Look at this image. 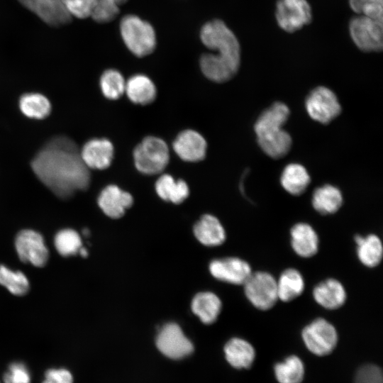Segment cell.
I'll list each match as a JSON object with an SVG mask.
<instances>
[{
  "label": "cell",
  "instance_id": "cell-1",
  "mask_svg": "<svg viewBox=\"0 0 383 383\" xmlns=\"http://www.w3.org/2000/svg\"><path fill=\"white\" fill-rule=\"evenodd\" d=\"M38 178L60 199L70 198L76 191L87 189L90 182L89 168L77 145L65 136L50 140L31 162Z\"/></svg>",
  "mask_w": 383,
  "mask_h": 383
},
{
  "label": "cell",
  "instance_id": "cell-2",
  "mask_svg": "<svg viewBox=\"0 0 383 383\" xmlns=\"http://www.w3.org/2000/svg\"><path fill=\"white\" fill-rule=\"evenodd\" d=\"M202 44L211 52L203 53L199 66L209 79L223 83L231 79L240 65V45L233 30L220 19L205 23L199 33Z\"/></svg>",
  "mask_w": 383,
  "mask_h": 383
},
{
  "label": "cell",
  "instance_id": "cell-3",
  "mask_svg": "<svg viewBox=\"0 0 383 383\" xmlns=\"http://www.w3.org/2000/svg\"><path fill=\"white\" fill-rule=\"evenodd\" d=\"M289 113L285 104L275 102L260 114L255 123L254 130L259 146L273 159L284 157L291 149V135L282 128Z\"/></svg>",
  "mask_w": 383,
  "mask_h": 383
},
{
  "label": "cell",
  "instance_id": "cell-4",
  "mask_svg": "<svg viewBox=\"0 0 383 383\" xmlns=\"http://www.w3.org/2000/svg\"><path fill=\"white\" fill-rule=\"evenodd\" d=\"M123 44L135 56L142 57L156 48L157 35L152 25L135 14H127L119 23Z\"/></svg>",
  "mask_w": 383,
  "mask_h": 383
},
{
  "label": "cell",
  "instance_id": "cell-5",
  "mask_svg": "<svg viewBox=\"0 0 383 383\" xmlns=\"http://www.w3.org/2000/svg\"><path fill=\"white\" fill-rule=\"evenodd\" d=\"M133 158L135 167L140 172L157 174L162 172L169 162V149L161 138L148 136L135 148Z\"/></svg>",
  "mask_w": 383,
  "mask_h": 383
},
{
  "label": "cell",
  "instance_id": "cell-6",
  "mask_svg": "<svg viewBox=\"0 0 383 383\" xmlns=\"http://www.w3.org/2000/svg\"><path fill=\"white\" fill-rule=\"evenodd\" d=\"M354 44L365 52H377L383 48V21L356 15L349 23Z\"/></svg>",
  "mask_w": 383,
  "mask_h": 383
},
{
  "label": "cell",
  "instance_id": "cell-7",
  "mask_svg": "<svg viewBox=\"0 0 383 383\" xmlns=\"http://www.w3.org/2000/svg\"><path fill=\"white\" fill-rule=\"evenodd\" d=\"M243 285L247 299L259 310H269L279 300L277 280L269 272L263 271L252 272Z\"/></svg>",
  "mask_w": 383,
  "mask_h": 383
},
{
  "label": "cell",
  "instance_id": "cell-8",
  "mask_svg": "<svg viewBox=\"0 0 383 383\" xmlns=\"http://www.w3.org/2000/svg\"><path fill=\"white\" fill-rule=\"evenodd\" d=\"M308 350L318 356L330 354L336 347L338 336L334 326L323 318H318L306 326L301 332Z\"/></svg>",
  "mask_w": 383,
  "mask_h": 383
},
{
  "label": "cell",
  "instance_id": "cell-9",
  "mask_svg": "<svg viewBox=\"0 0 383 383\" xmlns=\"http://www.w3.org/2000/svg\"><path fill=\"white\" fill-rule=\"evenodd\" d=\"M275 18L280 28L294 33L311 23V7L307 0H278Z\"/></svg>",
  "mask_w": 383,
  "mask_h": 383
},
{
  "label": "cell",
  "instance_id": "cell-10",
  "mask_svg": "<svg viewBox=\"0 0 383 383\" xmlns=\"http://www.w3.org/2000/svg\"><path fill=\"white\" fill-rule=\"evenodd\" d=\"M305 106L309 116L323 124L329 123L341 112L336 95L326 87L313 89L306 99Z\"/></svg>",
  "mask_w": 383,
  "mask_h": 383
},
{
  "label": "cell",
  "instance_id": "cell-11",
  "mask_svg": "<svg viewBox=\"0 0 383 383\" xmlns=\"http://www.w3.org/2000/svg\"><path fill=\"white\" fill-rule=\"evenodd\" d=\"M156 345L164 355L172 360L182 359L194 351L192 342L174 323H169L160 330Z\"/></svg>",
  "mask_w": 383,
  "mask_h": 383
},
{
  "label": "cell",
  "instance_id": "cell-12",
  "mask_svg": "<svg viewBox=\"0 0 383 383\" xmlns=\"http://www.w3.org/2000/svg\"><path fill=\"white\" fill-rule=\"evenodd\" d=\"M15 247L18 257L23 262L42 267L48 262L49 252L44 239L35 231H20L16 237Z\"/></svg>",
  "mask_w": 383,
  "mask_h": 383
},
{
  "label": "cell",
  "instance_id": "cell-13",
  "mask_svg": "<svg viewBox=\"0 0 383 383\" xmlns=\"http://www.w3.org/2000/svg\"><path fill=\"white\" fill-rule=\"evenodd\" d=\"M26 9L35 14L46 24L59 27L68 24L72 16L61 0H18Z\"/></svg>",
  "mask_w": 383,
  "mask_h": 383
},
{
  "label": "cell",
  "instance_id": "cell-14",
  "mask_svg": "<svg viewBox=\"0 0 383 383\" xmlns=\"http://www.w3.org/2000/svg\"><path fill=\"white\" fill-rule=\"evenodd\" d=\"M209 270L216 279L239 285L243 284L252 272L250 265L238 257L213 260L209 265Z\"/></svg>",
  "mask_w": 383,
  "mask_h": 383
},
{
  "label": "cell",
  "instance_id": "cell-15",
  "mask_svg": "<svg viewBox=\"0 0 383 383\" xmlns=\"http://www.w3.org/2000/svg\"><path fill=\"white\" fill-rule=\"evenodd\" d=\"M206 142L204 137L193 130L181 132L173 143L176 154L187 162L202 160L206 156Z\"/></svg>",
  "mask_w": 383,
  "mask_h": 383
},
{
  "label": "cell",
  "instance_id": "cell-16",
  "mask_svg": "<svg viewBox=\"0 0 383 383\" xmlns=\"http://www.w3.org/2000/svg\"><path fill=\"white\" fill-rule=\"evenodd\" d=\"M81 157L88 168L104 170L109 167L113 157V146L109 140L94 138L83 146Z\"/></svg>",
  "mask_w": 383,
  "mask_h": 383
},
{
  "label": "cell",
  "instance_id": "cell-17",
  "mask_svg": "<svg viewBox=\"0 0 383 383\" xmlns=\"http://www.w3.org/2000/svg\"><path fill=\"white\" fill-rule=\"evenodd\" d=\"M133 202L131 194L111 184L106 187L100 193L98 204L104 213L112 218L121 217L125 211L130 208Z\"/></svg>",
  "mask_w": 383,
  "mask_h": 383
},
{
  "label": "cell",
  "instance_id": "cell-18",
  "mask_svg": "<svg viewBox=\"0 0 383 383\" xmlns=\"http://www.w3.org/2000/svg\"><path fill=\"white\" fill-rule=\"evenodd\" d=\"M312 295L319 306L328 310L340 308L347 299L343 284L334 278H328L318 283L313 288Z\"/></svg>",
  "mask_w": 383,
  "mask_h": 383
},
{
  "label": "cell",
  "instance_id": "cell-19",
  "mask_svg": "<svg viewBox=\"0 0 383 383\" xmlns=\"http://www.w3.org/2000/svg\"><path fill=\"white\" fill-rule=\"evenodd\" d=\"M290 236L292 248L297 255L309 258L318 251V235L310 224L303 222L296 223L291 228Z\"/></svg>",
  "mask_w": 383,
  "mask_h": 383
},
{
  "label": "cell",
  "instance_id": "cell-20",
  "mask_svg": "<svg viewBox=\"0 0 383 383\" xmlns=\"http://www.w3.org/2000/svg\"><path fill=\"white\" fill-rule=\"evenodd\" d=\"M357 256L360 262L367 267H375L381 262L383 257L382 240L375 234L366 236L356 235Z\"/></svg>",
  "mask_w": 383,
  "mask_h": 383
},
{
  "label": "cell",
  "instance_id": "cell-21",
  "mask_svg": "<svg viewBox=\"0 0 383 383\" xmlns=\"http://www.w3.org/2000/svg\"><path fill=\"white\" fill-rule=\"evenodd\" d=\"M276 280L278 299L283 302L295 299L304 291V278L295 268L286 269Z\"/></svg>",
  "mask_w": 383,
  "mask_h": 383
},
{
  "label": "cell",
  "instance_id": "cell-22",
  "mask_svg": "<svg viewBox=\"0 0 383 383\" xmlns=\"http://www.w3.org/2000/svg\"><path fill=\"white\" fill-rule=\"evenodd\" d=\"M224 353L228 362L237 369L250 367L255 357L253 346L247 340L239 338L228 340L224 347Z\"/></svg>",
  "mask_w": 383,
  "mask_h": 383
},
{
  "label": "cell",
  "instance_id": "cell-23",
  "mask_svg": "<svg viewBox=\"0 0 383 383\" xmlns=\"http://www.w3.org/2000/svg\"><path fill=\"white\" fill-rule=\"evenodd\" d=\"M194 233L200 243L207 246L219 245L226 239L223 226L218 218L209 214L203 216L195 224Z\"/></svg>",
  "mask_w": 383,
  "mask_h": 383
},
{
  "label": "cell",
  "instance_id": "cell-24",
  "mask_svg": "<svg viewBox=\"0 0 383 383\" xmlns=\"http://www.w3.org/2000/svg\"><path fill=\"white\" fill-rule=\"evenodd\" d=\"M125 92L132 102L146 105L155 100L157 91L148 77L138 74L130 77L126 82Z\"/></svg>",
  "mask_w": 383,
  "mask_h": 383
},
{
  "label": "cell",
  "instance_id": "cell-25",
  "mask_svg": "<svg viewBox=\"0 0 383 383\" xmlns=\"http://www.w3.org/2000/svg\"><path fill=\"white\" fill-rule=\"evenodd\" d=\"M343 195L335 187L326 184L315 189L312 196V206L323 215L337 212L343 205Z\"/></svg>",
  "mask_w": 383,
  "mask_h": 383
},
{
  "label": "cell",
  "instance_id": "cell-26",
  "mask_svg": "<svg viewBox=\"0 0 383 383\" xmlns=\"http://www.w3.org/2000/svg\"><path fill=\"white\" fill-rule=\"evenodd\" d=\"M310 176L306 168L296 163L287 165L280 179L282 187L294 196L303 194L310 184Z\"/></svg>",
  "mask_w": 383,
  "mask_h": 383
},
{
  "label": "cell",
  "instance_id": "cell-27",
  "mask_svg": "<svg viewBox=\"0 0 383 383\" xmlns=\"http://www.w3.org/2000/svg\"><path fill=\"white\" fill-rule=\"evenodd\" d=\"M155 190L161 199L177 204L184 201L189 194V187L184 180H175L167 174L158 178L155 183Z\"/></svg>",
  "mask_w": 383,
  "mask_h": 383
},
{
  "label": "cell",
  "instance_id": "cell-28",
  "mask_svg": "<svg viewBox=\"0 0 383 383\" xmlns=\"http://www.w3.org/2000/svg\"><path fill=\"white\" fill-rule=\"evenodd\" d=\"M221 309L220 299L212 292L199 293L192 302L193 312L206 324L212 323L217 319Z\"/></svg>",
  "mask_w": 383,
  "mask_h": 383
},
{
  "label": "cell",
  "instance_id": "cell-29",
  "mask_svg": "<svg viewBox=\"0 0 383 383\" xmlns=\"http://www.w3.org/2000/svg\"><path fill=\"white\" fill-rule=\"evenodd\" d=\"M21 112L32 118L43 119L47 117L51 111L49 100L38 93H28L23 95L19 101Z\"/></svg>",
  "mask_w": 383,
  "mask_h": 383
},
{
  "label": "cell",
  "instance_id": "cell-30",
  "mask_svg": "<svg viewBox=\"0 0 383 383\" xmlns=\"http://www.w3.org/2000/svg\"><path fill=\"white\" fill-rule=\"evenodd\" d=\"M274 374L279 383H301L304 375V366L299 357L291 355L275 365Z\"/></svg>",
  "mask_w": 383,
  "mask_h": 383
},
{
  "label": "cell",
  "instance_id": "cell-31",
  "mask_svg": "<svg viewBox=\"0 0 383 383\" xmlns=\"http://www.w3.org/2000/svg\"><path fill=\"white\" fill-rule=\"evenodd\" d=\"M100 87L104 96L115 100L125 92L126 81L120 72L108 69L100 77Z\"/></svg>",
  "mask_w": 383,
  "mask_h": 383
},
{
  "label": "cell",
  "instance_id": "cell-32",
  "mask_svg": "<svg viewBox=\"0 0 383 383\" xmlns=\"http://www.w3.org/2000/svg\"><path fill=\"white\" fill-rule=\"evenodd\" d=\"M0 284L11 294L23 296L29 291V282L21 271H13L4 265H0Z\"/></svg>",
  "mask_w": 383,
  "mask_h": 383
},
{
  "label": "cell",
  "instance_id": "cell-33",
  "mask_svg": "<svg viewBox=\"0 0 383 383\" xmlns=\"http://www.w3.org/2000/svg\"><path fill=\"white\" fill-rule=\"evenodd\" d=\"M54 243L57 251L63 257L75 255L82 248L80 235L70 228L60 231L55 236Z\"/></svg>",
  "mask_w": 383,
  "mask_h": 383
},
{
  "label": "cell",
  "instance_id": "cell-34",
  "mask_svg": "<svg viewBox=\"0 0 383 383\" xmlns=\"http://www.w3.org/2000/svg\"><path fill=\"white\" fill-rule=\"evenodd\" d=\"M356 15L383 21V0H348Z\"/></svg>",
  "mask_w": 383,
  "mask_h": 383
},
{
  "label": "cell",
  "instance_id": "cell-35",
  "mask_svg": "<svg viewBox=\"0 0 383 383\" xmlns=\"http://www.w3.org/2000/svg\"><path fill=\"white\" fill-rule=\"evenodd\" d=\"M120 11V7L110 0H96L91 17L96 23H109L118 16Z\"/></svg>",
  "mask_w": 383,
  "mask_h": 383
},
{
  "label": "cell",
  "instance_id": "cell-36",
  "mask_svg": "<svg viewBox=\"0 0 383 383\" xmlns=\"http://www.w3.org/2000/svg\"><path fill=\"white\" fill-rule=\"evenodd\" d=\"M3 383H31V373L22 362H11L2 377Z\"/></svg>",
  "mask_w": 383,
  "mask_h": 383
},
{
  "label": "cell",
  "instance_id": "cell-37",
  "mask_svg": "<svg viewBox=\"0 0 383 383\" xmlns=\"http://www.w3.org/2000/svg\"><path fill=\"white\" fill-rule=\"evenodd\" d=\"M72 17L80 19L91 17L96 0H61Z\"/></svg>",
  "mask_w": 383,
  "mask_h": 383
},
{
  "label": "cell",
  "instance_id": "cell-38",
  "mask_svg": "<svg viewBox=\"0 0 383 383\" xmlns=\"http://www.w3.org/2000/svg\"><path fill=\"white\" fill-rule=\"evenodd\" d=\"M382 372L374 365L362 366L356 372L355 383H382Z\"/></svg>",
  "mask_w": 383,
  "mask_h": 383
},
{
  "label": "cell",
  "instance_id": "cell-39",
  "mask_svg": "<svg viewBox=\"0 0 383 383\" xmlns=\"http://www.w3.org/2000/svg\"><path fill=\"white\" fill-rule=\"evenodd\" d=\"M72 372L65 367H54L47 370L42 383H73Z\"/></svg>",
  "mask_w": 383,
  "mask_h": 383
},
{
  "label": "cell",
  "instance_id": "cell-40",
  "mask_svg": "<svg viewBox=\"0 0 383 383\" xmlns=\"http://www.w3.org/2000/svg\"><path fill=\"white\" fill-rule=\"evenodd\" d=\"M119 7L126 3L128 0H110Z\"/></svg>",
  "mask_w": 383,
  "mask_h": 383
},
{
  "label": "cell",
  "instance_id": "cell-41",
  "mask_svg": "<svg viewBox=\"0 0 383 383\" xmlns=\"http://www.w3.org/2000/svg\"><path fill=\"white\" fill-rule=\"evenodd\" d=\"M79 253H80L82 257H87L88 255V252L84 248H81L79 250Z\"/></svg>",
  "mask_w": 383,
  "mask_h": 383
},
{
  "label": "cell",
  "instance_id": "cell-42",
  "mask_svg": "<svg viewBox=\"0 0 383 383\" xmlns=\"http://www.w3.org/2000/svg\"><path fill=\"white\" fill-rule=\"evenodd\" d=\"M83 234H84L85 236L89 235V230H88V229H84V230L83 231Z\"/></svg>",
  "mask_w": 383,
  "mask_h": 383
},
{
  "label": "cell",
  "instance_id": "cell-43",
  "mask_svg": "<svg viewBox=\"0 0 383 383\" xmlns=\"http://www.w3.org/2000/svg\"><path fill=\"white\" fill-rule=\"evenodd\" d=\"M0 383H3V382H1L0 381Z\"/></svg>",
  "mask_w": 383,
  "mask_h": 383
}]
</instances>
